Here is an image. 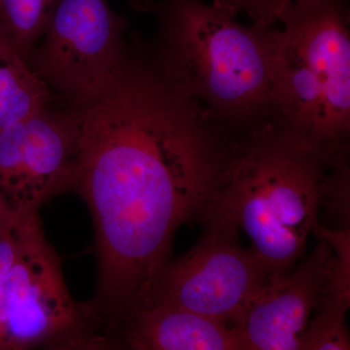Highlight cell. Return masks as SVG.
Returning <instances> with one entry per match:
<instances>
[{"instance_id":"1","label":"cell","mask_w":350,"mask_h":350,"mask_svg":"<svg viewBox=\"0 0 350 350\" xmlns=\"http://www.w3.org/2000/svg\"><path fill=\"white\" fill-rule=\"evenodd\" d=\"M79 110L68 190L91 213L96 282L88 319L109 330L149 306L179 226L206 213L231 131L176 89L140 41L109 87Z\"/></svg>"},{"instance_id":"2","label":"cell","mask_w":350,"mask_h":350,"mask_svg":"<svg viewBox=\"0 0 350 350\" xmlns=\"http://www.w3.org/2000/svg\"><path fill=\"white\" fill-rule=\"evenodd\" d=\"M347 150L314 144L275 115L232 131L204 219L243 231L271 278L284 275L319 229L322 198L347 172Z\"/></svg>"},{"instance_id":"3","label":"cell","mask_w":350,"mask_h":350,"mask_svg":"<svg viewBox=\"0 0 350 350\" xmlns=\"http://www.w3.org/2000/svg\"><path fill=\"white\" fill-rule=\"evenodd\" d=\"M157 68L180 93L232 130L273 116V63L280 27L246 25L220 0H162Z\"/></svg>"},{"instance_id":"4","label":"cell","mask_w":350,"mask_h":350,"mask_svg":"<svg viewBox=\"0 0 350 350\" xmlns=\"http://www.w3.org/2000/svg\"><path fill=\"white\" fill-rule=\"evenodd\" d=\"M278 29L273 115L332 150L347 149L350 31L347 0H295Z\"/></svg>"},{"instance_id":"5","label":"cell","mask_w":350,"mask_h":350,"mask_svg":"<svg viewBox=\"0 0 350 350\" xmlns=\"http://www.w3.org/2000/svg\"><path fill=\"white\" fill-rule=\"evenodd\" d=\"M16 256L5 287L7 350L83 349V303L69 294L62 259L46 238L39 211L12 214Z\"/></svg>"},{"instance_id":"6","label":"cell","mask_w":350,"mask_h":350,"mask_svg":"<svg viewBox=\"0 0 350 350\" xmlns=\"http://www.w3.org/2000/svg\"><path fill=\"white\" fill-rule=\"evenodd\" d=\"M126 27L107 0H56L29 64L68 107L81 108L118 75L128 49Z\"/></svg>"},{"instance_id":"7","label":"cell","mask_w":350,"mask_h":350,"mask_svg":"<svg viewBox=\"0 0 350 350\" xmlns=\"http://www.w3.org/2000/svg\"><path fill=\"white\" fill-rule=\"evenodd\" d=\"M230 228L207 222L194 247L167 261L152 286L149 306H176L234 326L271 278L267 267Z\"/></svg>"},{"instance_id":"8","label":"cell","mask_w":350,"mask_h":350,"mask_svg":"<svg viewBox=\"0 0 350 350\" xmlns=\"http://www.w3.org/2000/svg\"><path fill=\"white\" fill-rule=\"evenodd\" d=\"M79 121L77 108L49 105L0 130V195L9 213L39 211L68 190Z\"/></svg>"},{"instance_id":"9","label":"cell","mask_w":350,"mask_h":350,"mask_svg":"<svg viewBox=\"0 0 350 350\" xmlns=\"http://www.w3.org/2000/svg\"><path fill=\"white\" fill-rule=\"evenodd\" d=\"M338 271V259L328 241L320 243L294 271L271 278L232 326L243 350L301 349L322 304L332 293L345 292Z\"/></svg>"},{"instance_id":"10","label":"cell","mask_w":350,"mask_h":350,"mask_svg":"<svg viewBox=\"0 0 350 350\" xmlns=\"http://www.w3.org/2000/svg\"><path fill=\"white\" fill-rule=\"evenodd\" d=\"M241 350L238 331L176 306L151 305L131 313L105 337L103 349Z\"/></svg>"},{"instance_id":"11","label":"cell","mask_w":350,"mask_h":350,"mask_svg":"<svg viewBox=\"0 0 350 350\" xmlns=\"http://www.w3.org/2000/svg\"><path fill=\"white\" fill-rule=\"evenodd\" d=\"M51 103L50 88L0 31V130Z\"/></svg>"},{"instance_id":"12","label":"cell","mask_w":350,"mask_h":350,"mask_svg":"<svg viewBox=\"0 0 350 350\" xmlns=\"http://www.w3.org/2000/svg\"><path fill=\"white\" fill-rule=\"evenodd\" d=\"M56 0H0V31L29 64Z\"/></svg>"},{"instance_id":"13","label":"cell","mask_w":350,"mask_h":350,"mask_svg":"<svg viewBox=\"0 0 350 350\" xmlns=\"http://www.w3.org/2000/svg\"><path fill=\"white\" fill-rule=\"evenodd\" d=\"M349 297L331 294L320 306L301 342V350H349L345 312Z\"/></svg>"},{"instance_id":"14","label":"cell","mask_w":350,"mask_h":350,"mask_svg":"<svg viewBox=\"0 0 350 350\" xmlns=\"http://www.w3.org/2000/svg\"><path fill=\"white\" fill-rule=\"evenodd\" d=\"M236 12L245 13L254 24L278 27L292 0H220Z\"/></svg>"},{"instance_id":"15","label":"cell","mask_w":350,"mask_h":350,"mask_svg":"<svg viewBox=\"0 0 350 350\" xmlns=\"http://www.w3.org/2000/svg\"><path fill=\"white\" fill-rule=\"evenodd\" d=\"M16 256L12 217L0 229V350H7L5 287L7 276Z\"/></svg>"},{"instance_id":"16","label":"cell","mask_w":350,"mask_h":350,"mask_svg":"<svg viewBox=\"0 0 350 350\" xmlns=\"http://www.w3.org/2000/svg\"><path fill=\"white\" fill-rule=\"evenodd\" d=\"M9 217H10V213L7 208L5 202L2 199V196L0 195V229L3 227Z\"/></svg>"}]
</instances>
